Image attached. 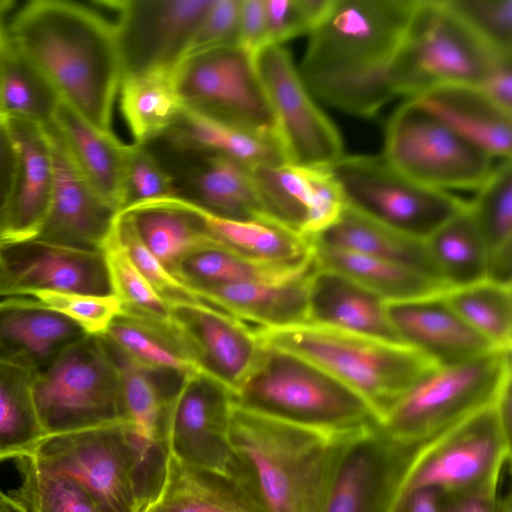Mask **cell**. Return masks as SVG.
<instances>
[{
	"mask_svg": "<svg viewBox=\"0 0 512 512\" xmlns=\"http://www.w3.org/2000/svg\"><path fill=\"white\" fill-rule=\"evenodd\" d=\"M415 3L331 0L297 67L312 96L363 118L395 98L389 72Z\"/></svg>",
	"mask_w": 512,
	"mask_h": 512,
	"instance_id": "cell-1",
	"label": "cell"
},
{
	"mask_svg": "<svg viewBox=\"0 0 512 512\" xmlns=\"http://www.w3.org/2000/svg\"><path fill=\"white\" fill-rule=\"evenodd\" d=\"M7 34L64 103L98 129L112 132L122 77L113 23L78 2L33 0L16 12Z\"/></svg>",
	"mask_w": 512,
	"mask_h": 512,
	"instance_id": "cell-2",
	"label": "cell"
},
{
	"mask_svg": "<svg viewBox=\"0 0 512 512\" xmlns=\"http://www.w3.org/2000/svg\"><path fill=\"white\" fill-rule=\"evenodd\" d=\"M355 433L309 429L233 402L232 478L261 512H321L337 460Z\"/></svg>",
	"mask_w": 512,
	"mask_h": 512,
	"instance_id": "cell-3",
	"label": "cell"
},
{
	"mask_svg": "<svg viewBox=\"0 0 512 512\" xmlns=\"http://www.w3.org/2000/svg\"><path fill=\"white\" fill-rule=\"evenodd\" d=\"M262 346L302 357L362 398L380 420L435 364L404 344L304 323L254 328Z\"/></svg>",
	"mask_w": 512,
	"mask_h": 512,
	"instance_id": "cell-4",
	"label": "cell"
},
{
	"mask_svg": "<svg viewBox=\"0 0 512 512\" xmlns=\"http://www.w3.org/2000/svg\"><path fill=\"white\" fill-rule=\"evenodd\" d=\"M262 346V345H261ZM233 402L309 429L345 434L379 423L358 395L308 360L262 346L259 359Z\"/></svg>",
	"mask_w": 512,
	"mask_h": 512,
	"instance_id": "cell-5",
	"label": "cell"
},
{
	"mask_svg": "<svg viewBox=\"0 0 512 512\" xmlns=\"http://www.w3.org/2000/svg\"><path fill=\"white\" fill-rule=\"evenodd\" d=\"M510 381L511 350L434 365L390 405L379 425L397 440L428 442L493 404Z\"/></svg>",
	"mask_w": 512,
	"mask_h": 512,
	"instance_id": "cell-6",
	"label": "cell"
},
{
	"mask_svg": "<svg viewBox=\"0 0 512 512\" xmlns=\"http://www.w3.org/2000/svg\"><path fill=\"white\" fill-rule=\"evenodd\" d=\"M503 58L483 43L445 0H416L391 65L389 83L395 97L407 99L443 86L478 87Z\"/></svg>",
	"mask_w": 512,
	"mask_h": 512,
	"instance_id": "cell-7",
	"label": "cell"
},
{
	"mask_svg": "<svg viewBox=\"0 0 512 512\" xmlns=\"http://www.w3.org/2000/svg\"><path fill=\"white\" fill-rule=\"evenodd\" d=\"M33 397L46 436L122 422L118 369L99 335L87 334L35 376Z\"/></svg>",
	"mask_w": 512,
	"mask_h": 512,
	"instance_id": "cell-8",
	"label": "cell"
},
{
	"mask_svg": "<svg viewBox=\"0 0 512 512\" xmlns=\"http://www.w3.org/2000/svg\"><path fill=\"white\" fill-rule=\"evenodd\" d=\"M384 159L429 188L476 190L493 169V157L407 99L385 124Z\"/></svg>",
	"mask_w": 512,
	"mask_h": 512,
	"instance_id": "cell-9",
	"label": "cell"
},
{
	"mask_svg": "<svg viewBox=\"0 0 512 512\" xmlns=\"http://www.w3.org/2000/svg\"><path fill=\"white\" fill-rule=\"evenodd\" d=\"M345 206L395 231L425 240L465 205L393 168L382 155L343 156L329 167Z\"/></svg>",
	"mask_w": 512,
	"mask_h": 512,
	"instance_id": "cell-10",
	"label": "cell"
},
{
	"mask_svg": "<svg viewBox=\"0 0 512 512\" xmlns=\"http://www.w3.org/2000/svg\"><path fill=\"white\" fill-rule=\"evenodd\" d=\"M510 459L511 427L494 402L425 445L410 472L405 492H495Z\"/></svg>",
	"mask_w": 512,
	"mask_h": 512,
	"instance_id": "cell-11",
	"label": "cell"
},
{
	"mask_svg": "<svg viewBox=\"0 0 512 512\" xmlns=\"http://www.w3.org/2000/svg\"><path fill=\"white\" fill-rule=\"evenodd\" d=\"M175 84L185 110L281 142L254 56L240 46L185 59Z\"/></svg>",
	"mask_w": 512,
	"mask_h": 512,
	"instance_id": "cell-12",
	"label": "cell"
},
{
	"mask_svg": "<svg viewBox=\"0 0 512 512\" xmlns=\"http://www.w3.org/2000/svg\"><path fill=\"white\" fill-rule=\"evenodd\" d=\"M25 458L72 478L100 512H140L136 453L123 422L46 436Z\"/></svg>",
	"mask_w": 512,
	"mask_h": 512,
	"instance_id": "cell-13",
	"label": "cell"
},
{
	"mask_svg": "<svg viewBox=\"0 0 512 512\" xmlns=\"http://www.w3.org/2000/svg\"><path fill=\"white\" fill-rule=\"evenodd\" d=\"M428 442L397 440L379 423L359 430L337 460L321 512H395Z\"/></svg>",
	"mask_w": 512,
	"mask_h": 512,
	"instance_id": "cell-14",
	"label": "cell"
},
{
	"mask_svg": "<svg viewBox=\"0 0 512 512\" xmlns=\"http://www.w3.org/2000/svg\"><path fill=\"white\" fill-rule=\"evenodd\" d=\"M288 162L329 168L344 156L341 135L302 81L291 55L270 45L254 55Z\"/></svg>",
	"mask_w": 512,
	"mask_h": 512,
	"instance_id": "cell-15",
	"label": "cell"
},
{
	"mask_svg": "<svg viewBox=\"0 0 512 512\" xmlns=\"http://www.w3.org/2000/svg\"><path fill=\"white\" fill-rule=\"evenodd\" d=\"M212 1H98L117 13L114 27L122 77L175 71Z\"/></svg>",
	"mask_w": 512,
	"mask_h": 512,
	"instance_id": "cell-16",
	"label": "cell"
},
{
	"mask_svg": "<svg viewBox=\"0 0 512 512\" xmlns=\"http://www.w3.org/2000/svg\"><path fill=\"white\" fill-rule=\"evenodd\" d=\"M232 393L199 371L184 377L168 409L167 444L176 460L232 478L229 443Z\"/></svg>",
	"mask_w": 512,
	"mask_h": 512,
	"instance_id": "cell-17",
	"label": "cell"
},
{
	"mask_svg": "<svg viewBox=\"0 0 512 512\" xmlns=\"http://www.w3.org/2000/svg\"><path fill=\"white\" fill-rule=\"evenodd\" d=\"M41 292L114 295L103 252L37 238L2 242L0 296H34Z\"/></svg>",
	"mask_w": 512,
	"mask_h": 512,
	"instance_id": "cell-18",
	"label": "cell"
},
{
	"mask_svg": "<svg viewBox=\"0 0 512 512\" xmlns=\"http://www.w3.org/2000/svg\"><path fill=\"white\" fill-rule=\"evenodd\" d=\"M143 145L172 177L177 197L228 218L270 220L250 167L226 156L159 140Z\"/></svg>",
	"mask_w": 512,
	"mask_h": 512,
	"instance_id": "cell-19",
	"label": "cell"
},
{
	"mask_svg": "<svg viewBox=\"0 0 512 512\" xmlns=\"http://www.w3.org/2000/svg\"><path fill=\"white\" fill-rule=\"evenodd\" d=\"M172 321L200 370L234 396L254 369L262 346L252 327L204 302L170 306Z\"/></svg>",
	"mask_w": 512,
	"mask_h": 512,
	"instance_id": "cell-20",
	"label": "cell"
},
{
	"mask_svg": "<svg viewBox=\"0 0 512 512\" xmlns=\"http://www.w3.org/2000/svg\"><path fill=\"white\" fill-rule=\"evenodd\" d=\"M46 131L53 152L54 191L47 217L35 238L78 250L102 251L118 212L81 174L56 136Z\"/></svg>",
	"mask_w": 512,
	"mask_h": 512,
	"instance_id": "cell-21",
	"label": "cell"
},
{
	"mask_svg": "<svg viewBox=\"0 0 512 512\" xmlns=\"http://www.w3.org/2000/svg\"><path fill=\"white\" fill-rule=\"evenodd\" d=\"M397 340L435 365L469 360L499 350L471 329L444 292L386 303Z\"/></svg>",
	"mask_w": 512,
	"mask_h": 512,
	"instance_id": "cell-22",
	"label": "cell"
},
{
	"mask_svg": "<svg viewBox=\"0 0 512 512\" xmlns=\"http://www.w3.org/2000/svg\"><path fill=\"white\" fill-rule=\"evenodd\" d=\"M16 168L3 228V242L35 238L47 217L55 181L50 137L44 127L7 119Z\"/></svg>",
	"mask_w": 512,
	"mask_h": 512,
	"instance_id": "cell-23",
	"label": "cell"
},
{
	"mask_svg": "<svg viewBox=\"0 0 512 512\" xmlns=\"http://www.w3.org/2000/svg\"><path fill=\"white\" fill-rule=\"evenodd\" d=\"M87 334L74 320L39 300L0 301V361L33 377Z\"/></svg>",
	"mask_w": 512,
	"mask_h": 512,
	"instance_id": "cell-24",
	"label": "cell"
},
{
	"mask_svg": "<svg viewBox=\"0 0 512 512\" xmlns=\"http://www.w3.org/2000/svg\"><path fill=\"white\" fill-rule=\"evenodd\" d=\"M307 323L400 343L383 299L344 274L318 265L309 280Z\"/></svg>",
	"mask_w": 512,
	"mask_h": 512,
	"instance_id": "cell-25",
	"label": "cell"
},
{
	"mask_svg": "<svg viewBox=\"0 0 512 512\" xmlns=\"http://www.w3.org/2000/svg\"><path fill=\"white\" fill-rule=\"evenodd\" d=\"M314 270L280 282L225 284L193 293L252 328L299 325L308 322V288Z\"/></svg>",
	"mask_w": 512,
	"mask_h": 512,
	"instance_id": "cell-26",
	"label": "cell"
},
{
	"mask_svg": "<svg viewBox=\"0 0 512 512\" xmlns=\"http://www.w3.org/2000/svg\"><path fill=\"white\" fill-rule=\"evenodd\" d=\"M45 129L56 136L98 194L119 212L123 207L126 144L113 132L92 125L63 101L56 109L52 124Z\"/></svg>",
	"mask_w": 512,
	"mask_h": 512,
	"instance_id": "cell-27",
	"label": "cell"
},
{
	"mask_svg": "<svg viewBox=\"0 0 512 512\" xmlns=\"http://www.w3.org/2000/svg\"><path fill=\"white\" fill-rule=\"evenodd\" d=\"M493 158L511 159L512 114L477 86L450 85L409 99Z\"/></svg>",
	"mask_w": 512,
	"mask_h": 512,
	"instance_id": "cell-28",
	"label": "cell"
},
{
	"mask_svg": "<svg viewBox=\"0 0 512 512\" xmlns=\"http://www.w3.org/2000/svg\"><path fill=\"white\" fill-rule=\"evenodd\" d=\"M180 200L200 219L221 249L251 260L287 267H304L315 260L310 237L277 222L228 218L183 198Z\"/></svg>",
	"mask_w": 512,
	"mask_h": 512,
	"instance_id": "cell-29",
	"label": "cell"
},
{
	"mask_svg": "<svg viewBox=\"0 0 512 512\" xmlns=\"http://www.w3.org/2000/svg\"><path fill=\"white\" fill-rule=\"evenodd\" d=\"M119 212L129 217L140 240L172 275L191 254L220 248L176 196L137 203Z\"/></svg>",
	"mask_w": 512,
	"mask_h": 512,
	"instance_id": "cell-30",
	"label": "cell"
},
{
	"mask_svg": "<svg viewBox=\"0 0 512 512\" xmlns=\"http://www.w3.org/2000/svg\"><path fill=\"white\" fill-rule=\"evenodd\" d=\"M100 337L118 369L122 422L137 436L168 446V409L185 376L138 366Z\"/></svg>",
	"mask_w": 512,
	"mask_h": 512,
	"instance_id": "cell-31",
	"label": "cell"
},
{
	"mask_svg": "<svg viewBox=\"0 0 512 512\" xmlns=\"http://www.w3.org/2000/svg\"><path fill=\"white\" fill-rule=\"evenodd\" d=\"M140 512H261L228 476L188 466L169 455L157 496Z\"/></svg>",
	"mask_w": 512,
	"mask_h": 512,
	"instance_id": "cell-32",
	"label": "cell"
},
{
	"mask_svg": "<svg viewBox=\"0 0 512 512\" xmlns=\"http://www.w3.org/2000/svg\"><path fill=\"white\" fill-rule=\"evenodd\" d=\"M310 239L328 247L404 264L440 281L424 240L395 231L347 206L329 226Z\"/></svg>",
	"mask_w": 512,
	"mask_h": 512,
	"instance_id": "cell-33",
	"label": "cell"
},
{
	"mask_svg": "<svg viewBox=\"0 0 512 512\" xmlns=\"http://www.w3.org/2000/svg\"><path fill=\"white\" fill-rule=\"evenodd\" d=\"M101 336L143 368L182 376L201 371L173 321L160 323L121 312Z\"/></svg>",
	"mask_w": 512,
	"mask_h": 512,
	"instance_id": "cell-34",
	"label": "cell"
},
{
	"mask_svg": "<svg viewBox=\"0 0 512 512\" xmlns=\"http://www.w3.org/2000/svg\"><path fill=\"white\" fill-rule=\"evenodd\" d=\"M155 140L226 156L250 168L289 163L278 139L251 134L188 110Z\"/></svg>",
	"mask_w": 512,
	"mask_h": 512,
	"instance_id": "cell-35",
	"label": "cell"
},
{
	"mask_svg": "<svg viewBox=\"0 0 512 512\" xmlns=\"http://www.w3.org/2000/svg\"><path fill=\"white\" fill-rule=\"evenodd\" d=\"M311 242L318 266L344 274L386 303L437 294L447 289L439 280L416 268Z\"/></svg>",
	"mask_w": 512,
	"mask_h": 512,
	"instance_id": "cell-36",
	"label": "cell"
},
{
	"mask_svg": "<svg viewBox=\"0 0 512 512\" xmlns=\"http://www.w3.org/2000/svg\"><path fill=\"white\" fill-rule=\"evenodd\" d=\"M487 249V279L511 285L512 162L502 159L467 202Z\"/></svg>",
	"mask_w": 512,
	"mask_h": 512,
	"instance_id": "cell-37",
	"label": "cell"
},
{
	"mask_svg": "<svg viewBox=\"0 0 512 512\" xmlns=\"http://www.w3.org/2000/svg\"><path fill=\"white\" fill-rule=\"evenodd\" d=\"M175 71L121 78L120 109L134 143L147 144L157 139L184 112L175 84Z\"/></svg>",
	"mask_w": 512,
	"mask_h": 512,
	"instance_id": "cell-38",
	"label": "cell"
},
{
	"mask_svg": "<svg viewBox=\"0 0 512 512\" xmlns=\"http://www.w3.org/2000/svg\"><path fill=\"white\" fill-rule=\"evenodd\" d=\"M424 242L435 271L447 289L487 278V249L467 201Z\"/></svg>",
	"mask_w": 512,
	"mask_h": 512,
	"instance_id": "cell-39",
	"label": "cell"
},
{
	"mask_svg": "<svg viewBox=\"0 0 512 512\" xmlns=\"http://www.w3.org/2000/svg\"><path fill=\"white\" fill-rule=\"evenodd\" d=\"M316 261L304 267H287L251 260L220 248L197 251L186 257L173 276L189 289L236 283L280 282L307 274Z\"/></svg>",
	"mask_w": 512,
	"mask_h": 512,
	"instance_id": "cell-40",
	"label": "cell"
},
{
	"mask_svg": "<svg viewBox=\"0 0 512 512\" xmlns=\"http://www.w3.org/2000/svg\"><path fill=\"white\" fill-rule=\"evenodd\" d=\"M33 375L0 361V462L29 456L46 437L33 397Z\"/></svg>",
	"mask_w": 512,
	"mask_h": 512,
	"instance_id": "cell-41",
	"label": "cell"
},
{
	"mask_svg": "<svg viewBox=\"0 0 512 512\" xmlns=\"http://www.w3.org/2000/svg\"><path fill=\"white\" fill-rule=\"evenodd\" d=\"M61 101L51 83L9 39L0 78V115L46 128Z\"/></svg>",
	"mask_w": 512,
	"mask_h": 512,
	"instance_id": "cell-42",
	"label": "cell"
},
{
	"mask_svg": "<svg viewBox=\"0 0 512 512\" xmlns=\"http://www.w3.org/2000/svg\"><path fill=\"white\" fill-rule=\"evenodd\" d=\"M511 285L490 279L449 288L444 297L465 323L499 350H511Z\"/></svg>",
	"mask_w": 512,
	"mask_h": 512,
	"instance_id": "cell-43",
	"label": "cell"
},
{
	"mask_svg": "<svg viewBox=\"0 0 512 512\" xmlns=\"http://www.w3.org/2000/svg\"><path fill=\"white\" fill-rule=\"evenodd\" d=\"M113 294L122 313L160 323H171L170 306L131 261L121 243L109 233L103 246Z\"/></svg>",
	"mask_w": 512,
	"mask_h": 512,
	"instance_id": "cell-44",
	"label": "cell"
},
{
	"mask_svg": "<svg viewBox=\"0 0 512 512\" xmlns=\"http://www.w3.org/2000/svg\"><path fill=\"white\" fill-rule=\"evenodd\" d=\"M21 484L7 492L28 512H100L82 487L67 475L35 468L25 458H17Z\"/></svg>",
	"mask_w": 512,
	"mask_h": 512,
	"instance_id": "cell-45",
	"label": "cell"
},
{
	"mask_svg": "<svg viewBox=\"0 0 512 512\" xmlns=\"http://www.w3.org/2000/svg\"><path fill=\"white\" fill-rule=\"evenodd\" d=\"M110 232L124 247L136 268L169 306L182 302H202L147 249L126 214H116Z\"/></svg>",
	"mask_w": 512,
	"mask_h": 512,
	"instance_id": "cell-46",
	"label": "cell"
},
{
	"mask_svg": "<svg viewBox=\"0 0 512 512\" xmlns=\"http://www.w3.org/2000/svg\"><path fill=\"white\" fill-rule=\"evenodd\" d=\"M490 49L512 59V0H445Z\"/></svg>",
	"mask_w": 512,
	"mask_h": 512,
	"instance_id": "cell-47",
	"label": "cell"
},
{
	"mask_svg": "<svg viewBox=\"0 0 512 512\" xmlns=\"http://www.w3.org/2000/svg\"><path fill=\"white\" fill-rule=\"evenodd\" d=\"M172 196H176L173 179L152 152L143 144L126 145L122 209Z\"/></svg>",
	"mask_w": 512,
	"mask_h": 512,
	"instance_id": "cell-48",
	"label": "cell"
},
{
	"mask_svg": "<svg viewBox=\"0 0 512 512\" xmlns=\"http://www.w3.org/2000/svg\"><path fill=\"white\" fill-rule=\"evenodd\" d=\"M331 0H264L266 46L310 34L326 13Z\"/></svg>",
	"mask_w": 512,
	"mask_h": 512,
	"instance_id": "cell-49",
	"label": "cell"
},
{
	"mask_svg": "<svg viewBox=\"0 0 512 512\" xmlns=\"http://www.w3.org/2000/svg\"><path fill=\"white\" fill-rule=\"evenodd\" d=\"M36 299L78 323L88 334L103 335L122 311L115 295L41 292Z\"/></svg>",
	"mask_w": 512,
	"mask_h": 512,
	"instance_id": "cell-50",
	"label": "cell"
},
{
	"mask_svg": "<svg viewBox=\"0 0 512 512\" xmlns=\"http://www.w3.org/2000/svg\"><path fill=\"white\" fill-rule=\"evenodd\" d=\"M240 1H212L194 31L184 60L219 48L239 46Z\"/></svg>",
	"mask_w": 512,
	"mask_h": 512,
	"instance_id": "cell-51",
	"label": "cell"
},
{
	"mask_svg": "<svg viewBox=\"0 0 512 512\" xmlns=\"http://www.w3.org/2000/svg\"><path fill=\"white\" fill-rule=\"evenodd\" d=\"M436 512H512L511 494L437 492Z\"/></svg>",
	"mask_w": 512,
	"mask_h": 512,
	"instance_id": "cell-52",
	"label": "cell"
},
{
	"mask_svg": "<svg viewBox=\"0 0 512 512\" xmlns=\"http://www.w3.org/2000/svg\"><path fill=\"white\" fill-rule=\"evenodd\" d=\"M239 46L253 56L266 47L264 0L240 1Z\"/></svg>",
	"mask_w": 512,
	"mask_h": 512,
	"instance_id": "cell-53",
	"label": "cell"
},
{
	"mask_svg": "<svg viewBox=\"0 0 512 512\" xmlns=\"http://www.w3.org/2000/svg\"><path fill=\"white\" fill-rule=\"evenodd\" d=\"M16 168V150L9 123L0 115V244Z\"/></svg>",
	"mask_w": 512,
	"mask_h": 512,
	"instance_id": "cell-54",
	"label": "cell"
},
{
	"mask_svg": "<svg viewBox=\"0 0 512 512\" xmlns=\"http://www.w3.org/2000/svg\"><path fill=\"white\" fill-rule=\"evenodd\" d=\"M478 88L497 106L512 114V59L499 60Z\"/></svg>",
	"mask_w": 512,
	"mask_h": 512,
	"instance_id": "cell-55",
	"label": "cell"
},
{
	"mask_svg": "<svg viewBox=\"0 0 512 512\" xmlns=\"http://www.w3.org/2000/svg\"><path fill=\"white\" fill-rule=\"evenodd\" d=\"M437 491L418 489L405 492L395 512H436Z\"/></svg>",
	"mask_w": 512,
	"mask_h": 512,
	"instance_id": "cell-56",
	"label": "cell"
},
{
	"mask_svg": "<svg viewBox=\"0 0 512 512\" xmlns=\"http://www.w3.org/2000/svg\"><path fill=\"white\" fill-rule=\"evenodd\" d=\"M2 512H28V510L14 497L0 489Z\"/></svg>",
	"mask_w": 512,
	"mask_h": 512,
	"instance_id": "cell-57",
	"label": "cell"
},
{
	"mask_svg": "<svg viewBox=\"0 0 512 512\" xmlns=\"http://www.w3.org/2000/svg\"><path fill=\"white\" fill-rule=\"evenodd\" d=\"M8 44H9V38H8L7 30H5V28L3 27L2 23H1V18H0V78H1V74H2V69H3V64H4V59H5Z\"/></svg>",
	"mask_w": 512,
	"mask_h": 512,
	"instance_id": "cell-58",
	"label": "cell"
},
{
	"mask_svg": "<svg viewBox=\"0 0 512 512\" xmlns=\"http://www.w3.org/2000/svg\"><path fill=\"white\" fill-rule=\"evenodd\" d=\"M15 5L13 0H0V18Z\"/></svg>",
	"mask_w": 512,
	"mask_h": 512,
	"instance_id": "cell-59",
	"label": "cell"
},
{
	"mask_svg": "<svg viewBox=\"0 0 512 512\" xmlns=\"http://www.w3.org/2000/svg\"><path fill=\"white\" fill-rule=\"evenodd\" d=\"M0 512H2L1 501H0Z\"/></svg>",
	"mask_w": 512,
	"mask_h": 512,
	"instance_id": "cell-60",
	"label": "cell"
}]
</instances>
